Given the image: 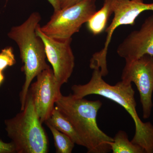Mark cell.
<instances>
[{"label": "cell", "mask_w": 153, "mask_h": 153, "mask_svg": "<svg viewBox=\"0 0 153 153\" xmlns=\"http://www.w3.org/2000/svg\"><path fill=\"white\" fill-rule=\"evenodd\" d=\"M72 95L76 98H84L90 94L101 96L122 106L133 120L135 133L131 141L140 146L146 153H153V125L144 123L138 116L134 98V91L131 84L122 81L111 85L103 80L100 69H93L90 81L84 85H74L71 88Z\"/></svg>", "instance_id": "cell-1"}, {"label": "cell", "mask_w": 153, "mask_h": 153, "mask_svg": "<svg viewBox=\"0 0 153 153\" xmlns=\"http://www.w3.org/2000/svg\"><path fill=\"white\" fill-rule=\"evenodd\" d=\"M100 100L76 98L72 95H62L55 106L72 124L88 153H107L111 150L113 138L99 128L97 112L102 105Z\"/></svg>", "instance_id": "cell-2"}, {"label": "cell", "mask_w": 153, "mask_h": 153, "mask_svg": "<svg viewBox=\"0 0 153 153\" xmlns=\"http://www.w3.org/2000/svg\"><path fill=\"white\" fill-rule=\"evenodd\" d=\"M41 20L40 13L33 12L21 25L11 28L7 34L9 38L15 41L19 47L23 64L22 70L25 76V82L20 94L21 111L25 108L33 79L41 71L50 67L46 62L44 42L36 33Z\"/></svg>", "instance_id": "cell-3"}, {"label": "cell", "mask_w": 153, "mask_h": 153, "mask_svg": "<svg viewBox=\"0 0 153 153\" xmlns=\"http://www.w3.org/2000/svg\"><path fill=\"white\" fill-rule=\"evenodd\" d=\"M7 136L17 153H47L49 140L28 91L25 108L4 121Z\"/></svg>", "instance_id": "cell-4"}, {"label": "cell", "mask_w": 153, "mask_h": 153, "mask_svg": "<svg viewBox=\"0 0 153 153\" xmlns=\"http://www.w3.org/2000/svg\"><path fill=\"white\" fill-rule=\"evenodd\" d=\"M97 11L96 0H83L79 2L54 11L48 22L41 31L47 36L56 40L71 38L79 32L83 24Z\"/></svg>", "instance_id": "cell-5"}, {"label": "cell", "mask_w": 153, "mask_h": 153, "mask_svg": "<svg viewBox=\"0 0 153 153\" xmlns=\"http://www.w3.org/2000/svg\"><path fill=\"white\" fill-rule=\"evenodd\" d=\"M114 18L108 27L104 47L99 52L94 53L90 60L91 69H100L102 75L108 74L107 66V55L113 34L117 27L122 25H134L136 19L143 12L153 11V3L147 4L143 0H114Z\"/></svg>", "instance_id": "cell-6"}, {"label": "cell", "mask_w": 153, "mask_h": 153, "mask_svg": "<svg viewBox=\"0 0 153 153\" xmlns=\"http://www.w3.org/2000/svg\"><path fill=\"white\" fill-rule=\"evenodd\" d=\"M121 81L137 86L142 105L143 117H150L153 107V56L145 55L136 60L126 61Z\"/></svg>", "instance_id": "cell-7"}, {"label": "cell", "mask_w": 153, "mask_h": 153, "mask_svg": "<svg viewBox=\"0 0 153 153\" xmlns=\"http://www.w3.org/2000/svg\"><path fill=\"white\" fill-rule=\"evenodd\" d=\"M36 33L44 42L46 56L52 65L55 78L63 85L68 82L75 66V57L71 47L72 38L58 40L51 38L41 31L40 25Z\"/></svg>", "instance_id": "cell-8"}, {"label": "cell", "mask_w": 153, "mask_h": 153, "mask_svg": "<svg viewBox=\"0 0 153 153\" xmlns=\"http://www.w3.org/2000/svg\"><path fill=\"white\" fill-rule=\"evenodd\" d=\"M36 77L37 80L31 84L29 91L39 119L41 123H45L62 95L60 91L62 85L57 82L50 67L41 71Z\"/></svg>", "instance_id": "cell-9"}, {"label": "cell", "mask_w": 153, "mask_h": 153, "mask_svg": "<svg viewBox=\"0 0 153 153\" xmlns=\"http://www.w3.org/2000/svg\"><path fill=\"white\" fill-rule=\"evenodd\" d=\"M117 53L126 61L145 55L153 56V15L146 19L138 30L132 31L118 47Z\"/></svg>", "instance_id": "cell-10"}, {"label": "cell", "mask_w": 153, "mask_h": 153, "mask_svg": "<svg viewBox=\"0 0 153 153\" xmlns=\"http://www.w3.org/2000/svg\"><path fill=\"white\" fill-rule=\"evenodd\" d=\"M113 1L105 0L101 8L97 11L86 23L88 29L94 36L105 31L110 17L113 14Z\"/></svg>", "instance_id": "cell-11"}, {"label": "cell", "mask_w": 153, "mask_h": 153, "mask_svg": "<svg viewBox=\"0 0 153 153\" xmlns=\"http://www.w3.org/2000/svg\"><path fill=\"white\" fill-rule=\"evenodd\" d=\"M45 122L48 123L59 131L68 136L74 143L84 146L83 143L70 121L56 106Z\"/></svg>", "instance_id": "cell-12"}, {"label": "cell", "mask_w": 153, "mask_h": 153, "mask_svg": "<svg viewBox=\"0 0 153 153\" xmlns=\"http://www.w3.org/2000/svg\"><path fill=\"white\" fill-rule=\"evenodd\" d=\"M113 138L111 144L113 153H146L140 146L129 141L127 134L123 131H119Z\"/></svg>", "instance_id": "cell-13"}, {"label": "cell", "mask_w": 153, "mask_h": 153, "mask_svg": "<svg viewBox=\"0 0 153 153\" xmlns=\"http://www.w3.org/2000/svg\"><path fill=\"white\" fill-rule=\"evenodd\" d=\"M52 133L54 139V144L57 153H71L75 143L68 136L61 132L57 129L45 122Z\"/></svg>", "instance_id": "cell-14"}, {"label": "cell", "mask_w": 153, "mask_h": 153, "mask_svg": "<svg viewBox=\"0 0 153 153\" xmlns=\"http://www.w3.org/2000/svg\"><path fill=\"white\" fill-rule=\"evenodd\" d=\"M16 63L13 49L7 47L2 49L0 52V70L4 71L7 67L12 66Z\"/></svg>", "instance_id": "cell-15"}, {"label": "cell", "mask_w": 153, "mask_h": 153, "mask_svg": "<svg viewBox=\"0 0 153 153\" xmlns=\"http://www.w3.org/2000/svg\"><path fill=\"white\" fill-rule=\"evenodd\" d=\"M16 153L15 146L13 143L4 142L0 140V153Z\"/></svg>", "instance_id": "cell-16"}, {"label": "cell", "mask_w": 153, "mask_h": 153, "mask_svg": "<svg viewBox=\"0 0 153 153\" xmlns=\"http://www.w3.org/2000/svg\"><path fill=\"white\" fill-rule=\"evenodd\" d=\"M83 0H58L60 9L65 8L75 4Z\"/></svg>", "instance_id": "cell-17"}, {"label": "cell", "mask_w": 153, "mask_h": 153, "mask_svg": "<svg viewBox=\"0 0 153 153\" xmlns=\"http://www.w3.org/2000/svg\"><path fill=\"white\" fill-rule=\"evenodd\" d=\"M49 4L52 5L54 11L60 10V6L58 0H47Z\"/></svg>", "instance_id": "cell-18"}, {"label": "cell", "mask_w": 153, "mask_h": 153, "mask_svg": "<svg viewBox=\"0 0 153 153\" xmlns=\"http://www.w3.org/2000/svg\"><path fill=\"white\" fill-rule=\"evenodd\" d=\"M4 76L3 74V71L0 70V86L4 81Z\"/></svg>", "instance_id": "cell-19"}]
</instances>
